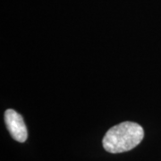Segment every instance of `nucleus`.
<instances>
[{
	"mask_svg": "<svg viewBox=\"0 0 161 161\" xmlns=\"http://www.w3.org/2000/svg\"><path fill=\"white\" fill-rule=\"evenodd\" d=\"M143 137L142 126L127 121L111 127L103 137L102 144L108 152L116 154L134 149L142 142Z\"/></svg>",
	"mask_w": 161,
	"mask_h": 161,
	"instance_id": "obj_1",
	"label": "nucleus"
},
{
	"mask_svg": "<svg viewBox=\"0 0 161 161\" xmlns=\"http://www.w3.org/2000/svg\"><path fill=\"white\" fill-rule=\"evenodd\" d=\"M6 125L11 136L18 142H24L28 137V132L22 115L15 110L7 109L5 112Z\"/></svg>",
	"mask_w": 161,
	"mask_h": 161,
	"instance_id": "obj_2",
	"label": "nucleus"
}]
</instances>
